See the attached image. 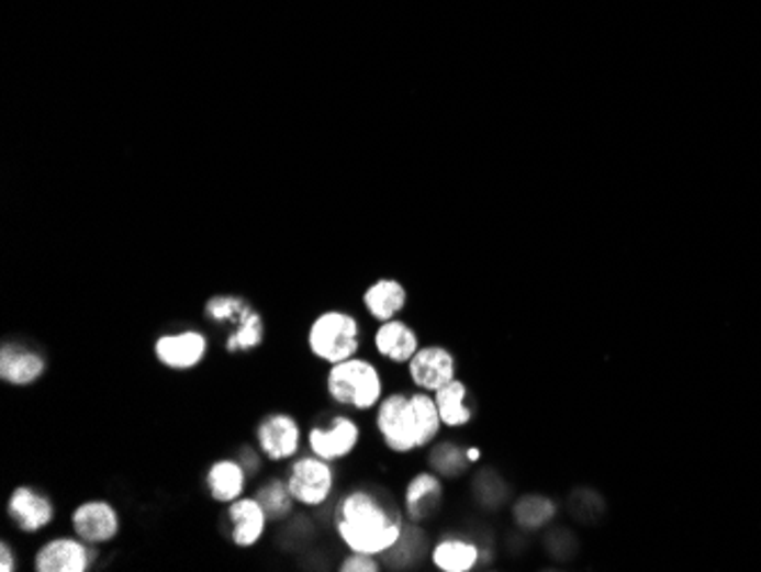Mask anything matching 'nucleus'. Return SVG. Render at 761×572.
I'll return each instance as SVG.
<instances>
[{"mask_svg":"<svg viewBox=\"0 0 761 572\" xmlns=\"http://www.w3.org/2000/svg\"><path fill=\"white\" fill-rule=\"evenodd\" d=\"M406 523L404 508L370 486L347 491L333 508V529L349 552L383 557L402 538Z\"/></svg>","mask_w":761,"mask_h":572,"instance_id":"obj_1","label":"nucleus"},{"mask_svg":"<svg viewBox=\"0 0 761 572\" xmlns=\"http://www.w3.org/2000/svg\"><path fill=\"white\" fill-rule=\"evenodd\" d=\"M432 561L440 572H472L481 561V550L474 540L445 536L432 548Z\"/></svg>","mask_w":761,"mask_h":572,"instance_id":"obj_20","label":"nucleus"},{"mask_svg":"<svg viewBox=\"0 0 761 572\" xmlns=\"http://www.w3.org/2000/svg\"><path fill=\"white\" fill-rule=\"evenodd\" d=\"M237 461H239L242 466H245V470H247L249 476L254 479L256 474H260L265 457H262V451H260V449H256V447H251V445H245V447H239V451H237Z\"/></svg>","mask_w":761,"mask_h":572,"instance_id":"obj_27","label":"nucleus"},{"mask_svg":"<svg viewBox=\"0 0 761 572\" xmlns=\"http://www.w3.org/2000/svg\"><path fill=\"white\" fill-rule=\"evenodd\" d=\"M326 393L343 408L368 413L385 397V381L370 358H347L343 363L328 366Z\"/></svg>","mask_w":761,"mask_h":572,"instance_id":"obj_4","label":"nucleus"},{"mask_svg":"<svg viewBox=\"0 0 761 572\" xmlns=\"http://www.w3.org/2000/svg\"><path fill=\"white\" fill-rule=\"evenodd\" d=\"M76 536L87 540L89 546H108L121 534V516L108 500H85L69 516Z\"/></svg>","mask_w":761,"mask_h":572,"instance_id":"obj_10","label":"nucleus"},{"mask_svg":"<svg viewBox=\"0 0 761 572\" xmlns=\"http://www.w3.org/2000/svg\"><path fill=\"white\" fill-rule=\"evenodd\" d=\"M5 514L16 531L35 536L55 523L57 511L53 500L35 486H16L8 497Z\"/></svg>","mask_w":761,"mask_h":572,"instance_id":"obj_11","label":"nucleus"},{"mask_svg":"<svg viewBox=\"0 0 761 572\" xmlns=\"http://www.w3.org/2000/svg\"><path fill=\"white\" fill-rule=\"evenodd\" d=\"M226 520L231 525V540L239 550L256 548L265 538L269 518L256 495H242L226 504Z\"/></svg>","mask_w":761,"mask_h":572,"instance_id":"obj_15","label":"nucleus"},{"mask_svg":"<svg viewBox=\"0 0 761 572\" xmlns=\"http://www.w3.org/2000/svg\"><path fill=\"white\" fill-rule=\"evenodd\" d=\"M360 425L349 415H336L331 417L328 427H311L306 434V445L313 455L338 463L343 459H349L360 445Z\"/></svg>","mask_w":761,"mask_h":572,"instance_id":"obj_13","label":"nucleus"},{"mask_svg":"<svg viewBox=\"0 0 761 572\" xmlns=\"http://www.w3.org/2000/svg\"><path fill=\"white\" fill-rule=\"evenodd\" d=\"M210 349V340L199 328H182L163 334L154 343V358L171 372L197 370Z\"/></svg>","mask_w":761,"mask_h":572,"instance_id":"obj_9","label":"nucleus"},{"mask_svg":"<svg viewBox=\"0 0 761 572\" xmlns=\"http://www.w3.org/2000/svg\"><path fill=\"white\" fill-rule=\"evenodd\" d=\"M340 572H381L383 563L379 561V557L374 554H365V552H349L340 565Z\"/></svg>","mask_w":761,"mask_h":572,"instance_id":"obj_26","label":"nucleus"},{"mask_svg":"<svg viewBox=\"0 0 761 572\" xmlns=\"http://www.w3.org/2000/svg\"><path fill=\"white\" fill-rule=\"evenodd\" d=\"M445 502V484L443 476L434 470L417 472L409 479L404 489V516L409 523L422 525L432 520Z\"/></svg>","mask_w":761,"mask_h":572,"instance_id":"obj_14","label":"nucleus"},{"mask_svg":"<svg viewBox=\"0 0 761 572\" xmlns=\"http://www.w3.org/2000/svg\"><path fill=\"white\" fill-rule=\"evenodd\" d=\"M19 570V554L10 546V540H0V572H16Z\"/></svg>","mask_w":761,"mask_h":572,"instance_id":"obj_28","label":"nucleus"},{"mask_svg":"<svg viewBox=\"0 0 761 572\" xmlns=\"http://www.w3.org/2000/svg\"><path fill=\"white\" fill-rule=\"evenodd\" d=\"M372 343H374V351L381 358H385L388 363H394V366H406L415 356V351L422 347L417 330L400 317L381 322L374 330Z\"/></svg>","mask_w":761,"mask_h":572,"instance_id":"obj_17","label":"nucleus"},{"mask_svg":"<svg viewBox=\"0 0 761 572\" xmlns=\"http://www.w3.org/2000/svg\"><path fill=\"white\" fill-rule=\"evenodd\" d=\"M203 317L226 330L224 349L231 356L251 354L265 345V319L242 294H212L203 306Z\"/></svg>","mask_w":761,"mask_h":572,"instance_id":"obj_3","label":"nucleus"},{"mask_svg":"<svg viewBox=\"0 0 761 572\" xmlns=\"http://www.w3.org/2000/svg\"><path fill=\"white\" fill-rule=\"evenodd\" d=\"M374 429L392 455H413L432 447L443 427V419L432 393H390L374 408Z\"/></svg>","mask_w":761,"mask_h":572,"instance_id":"obj_2","label":"nucleus"},{"mask_svg":"<svg viewBox=\"0 0 761 572\" xmlns=\"http://www.w3.org/2000/svg\"><path fill=\"white\" fill-rule=\"evenodd\" d=\"M256 445L269 463H288L296 459L303 445L299 419L283 411L265 415L256 427Z\"/></svg>","mask_w":761,"mask_h":572,"instance_id":"obj_8","label":"nucleus"},{"mask_svg":"<svg viewBox=\"0 0 761 572\" xmlns=\"http://www.w3.org/2000/svg\"><path fill=\"white\" fill-rule=\"evenodd\" d=\"M286 484L299 506L320 508L331 500L333 489H336V470H333L331 461L311 451V455H301L290 461Z\"/></svg>","mask_w":761,"mask_h":572,"instance_id":"obj_6","label":"nucleus"},{"mask_svg":"<svg viewBox=\"0 0 761 572\" xmlns=\"http://www.w3.org/2000/svg\"><path fill=\"white\" fill-rule=\"evenodd\" d=\"M424 550H426V536L422 527L415 523H406L402 538L383 554V565L409 570L422 559Z\"/></svg>","mask_w":761,"mask_h":572,"instance_id":"obj_24","label":"nucleus"},{"mask_svg":"<svg viewBox=\"0 0 761 572\" xmlns=\"http://www.w3.org/2000/svg\"><path fill=\"white\" fill-rule=\"evenodd\" d=\"M256 500L262 504L269 523H283L294 514V497L288 491L286 476H269L256 489Z\"/></svg>","mask_w":761,"mask_h":572,"instance_id":"obj_22","label":"nucleus"},{"mask_svg":"<svg viewBox=\"0 0 761 572\" xmlns=\"http://www.w3.org/2000/svg\"><path fill=\"white\" fill-rule=\"evenodd\" d=\"M48 370V360L42 351L19 343L0 345V381L14 388L37 383Z\"/></svg>","mask_w":761,"mask_h":572,"instance_id":"obj_16","label":"nucleus"},{"mask_svg":"<svg viewBox=\"0 0 761 572\" xmlns=\"http://www.w3.org/2000/svg\"><path fill=\"white\" fill-rule=\"evenodd\" d=\"M429 470H434L443 479H459L468 472L472 466L468 459V449H463L459 442H434L429 451Z\"/></svg>","mask_w":761,"mask_h":572,"instance_id":"obj_25","label":"nucleus"},{"mask_svg":"<svg viewBox=\"0 0 761 572\" xmlns=\"http://www.w3.org/2000/svg\"><path fill=\"white\" fill-rule=\"evenodd\" d=\"M99 559V548L80 536H53L33 557L35 572H89Z\"/></svg>","mask_w":761,"mask_h":572,"instance_id":"obj_7","label":"nucleus"},{"mask_svg":"<svg viewBox=\"0 0 761 572\" xmlns=\"http://www.w3.org/2000/svg\"><path fill=\"white\" fill-rule=\"evenodd\" d=\"M203 479H205V489L210 497L217 504L226 506L245 495L249 472L237 461V457H233V459H220L215 463H210Z\"/></svg>","mask_w":761,"mask_h":572,"instance_id":"obj_18","label":"nucleus"},{"mask_svg":"<svg viewBox=\"0 0 761 572\" xmlns=\"http://www.w3.org/2000/svg\"><path fill=\"white\" fill-rule=\"evenodd\" d=\"M360 345L362 328L358 317L349 311H324L311 322L306 330V347L324 366H336L347 358L358 356Z\"/></svg>","mask_w":761,"mask_h":572,"instance_id":"obj_5","label":"nucleus"},{"mask_svg":"<svg viewBox=\"0 0 761 572\" xmlns=\"http://www.w3.org/2000/svg\"><path fill=\"white\" fill-rule=\"evenodd\" d=\"M434 400L445 429H463L472 423V408L468 404V383L459 377L438 388L434 393Z\"/></svg>","mask_w":761,"mask_h":572,"instance_id":"obj_21","label":"nucleus"},{"mask_svg":"<svg viewBox=\"0 0 761 572\" xmlns=\"http://www.w3.org/2000/svg\"><path fill=\"white\" fill-rule=\"evenodd\" d=\"M468 459H470V463H477L481 459V451L477 447H468Z\"/></svg>","mask_w":761,"mask_h":572,"instance_id":"obj_29","label":"nucleus"},{"mask_svg":"<svg viewBox=\"0 0 761 572\" xmlns=\"http://www.w3.org/2000/svg\"><path fill=\"white\" fill-rule=\"evenodd\" d=\"M456 370H459L456 356L445 345H422L406 363L411 383L432 395L456 379Z\"/></svg>","mask_w":761,"mask_h":572,"instance_id":"obj_12","label":"nucleus"},{"mask_svg":"<svg viewBox=\"0 0 761 572\" xmlns=\"http://www.w3.org/2000/svg\"><path fill=\"white\" fill-rule=\"evenodd\" d=\"M557 518L555 500L545 495H525L513 504V520L525 531H538Z\"/></svg>","mask_w":761,"mask_h":572,"instance_id":"obj_23","label":"nucleus"},{"mask_svg":"<svg viewBox=\"0 0 761 572\" xmlns=\"http://www.w3.org/2000/svg\"><path fill=\"white\" fill-rule=\"evenodd\" d=\"M360 301H362V309L368 311V315L381 324V322L400 317V313H404L409 304V290L398 279H379L372 285L365 288Z\"/></svg>","mask_w":761,"mask_h":572,"instance_id":"obj_19","label":"nucleus"}]
</instances>
